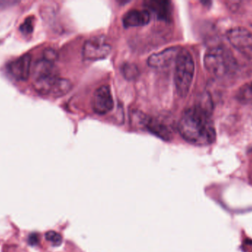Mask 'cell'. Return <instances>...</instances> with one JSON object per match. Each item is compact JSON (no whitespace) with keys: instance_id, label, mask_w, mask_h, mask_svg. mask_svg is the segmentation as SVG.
I'll use <instances>...</instances> for the list:
<instances>
[{"instance_id":"ffe728a7","label":"cell","mask_w":252,"mask_h":252,"mask_svg":"<svg viewBox=\"0 0 252 252\" xmlns=\"http://www.w3.org/2000/svg\"><path fill=\"white\" fill-rule=\"evenodd\" d=\"M16 1H10V0H0V8L5 7L7 6L12 5L13 4H16Z\"/></svg>"},{"instance_id":"8fae6325","label":"cell","mask_w":252,"mask_h":252,"mask_svg":"<svg viewBox=\"0 0 252 252\" xmlns=\"http://www.w3.org/2000/svg\"><path fill=\"white\" fill-rule=\"evenodd\" d=\"M57 73L54 64L44 59H38L35 62L32 70L33 79L46 75Z\"/></svg>"},{"instance_id":"9c48e42d","label":"cell","mask_w":252,"mask_h":252,"mask_svg":"<svg viewBox=\"0 0 252 252\" xmlns=\"http://www.w3.org/2000/svg\"><path fill=\"white\" fill-rule=\"evenodd\" d=\"M142 125L145 126L148 130L157 137L164 141H170L173 137L171 130L168 126L155 118H147L145 115L141 119Z\"/></svg>"},{"instance_id":"277c9868","label":"cell","mask_w":252,"mask_h":252,"mask_svg":"<svg viewBox=\"0 0 252 252\" xmlns=\"http://www.w3.org/2000/svg\"><path fill=\"white\" fill-rule=\"evenodd\" d=\"M112 51V46L104 36H94L87 40L82 50L83 57L87 60L97 61L106 59Z\"/></svg>"},{"instance_id":"7c38bea8","label":"cell","mask_w":252,"mask_h":252,"mask_svg":"<svg viewBox=\"0 0 252 252\" xmlns=\"http://www.w3.org/2000/svg\"><path fill=\"white\" fill-rule=\"evenodd\" d=\"M72 88V84L69 79L59 77L53 85L50 96L54 98L62 97L67 94Z\"/></svg>"},{"instance_id":"7a4b0ae2","label":"cell","mask_w":252,"mask_h":252,"mask_svg":"<svg viewBox=\"0 0 252 252\" xmlns=\"http://www.w3.org/2000/svg\"><path fill=\"white\" fill-rule=\"evenodd\" d=\"M204 66L212 75L219 78L234 73L238 68L236 59L226 47H214L204 55Z\"/></svg>"},{"instance_id":"5b68a950","label":"cell","mask_w":252,"mask_h":252,"mask_svg":"<svg viewBox=\"0 0 252 252\" xmlns=\"http://www.w3.org/2000/svg\"><path fill=\"white\" fill-rule=\"evenodd\" d=\"M226 36L234 47L252 60V31L243 27H236L229 30Z\"/></svg>"},{"instance_id":"8992f818","label":"cell","mask_w":252,"mask_h":252,"mask_svg":"<svg viewBox=\"0 0 252 252\" xmlns=\"http://www.w3.org/2000/svg\"><path fill=\"white\" fill-rule=\"evenodd\" d=\"M114 99L110 87L103 85L97 88L92 99L93 110L98 115H105L114 108Z\"/></svg>"},{"instance_id":"2e32d148","label":"cell","mask_w":252,"mask_h":252,"mask_svg":"<svg viewBox=\"0 0 252 252\" xmlns=\"http://www.w3.org/2000/svg\"><path fill=\"white\" fill-rule=\"evenodd\" d=\"M47 241H50L53 245L60 246L62 243V237L60 234L54 232V231H50L47 232L45 235Z\"/></svg>"},{"instance_id":"d6986e66","label":"cell","mask_w":252,"mask_h":252,"mask_svg":"<svg viewBox=\"0 0 252 252\" xmlns=\"http://www.w3.org/2000/svg\"><path fill=\"white\" fill-rule=\"evenodd\" d=\"M28 242L31 245H36L39 242V237L37 234H32V235H30L29 238H28Z\"/></svg>"},{"instance_id":"ac0fdd59","label":"cell","mask_w":252,"mask_h":252,"mask_svg":"<svg viewBox=\"0 0 252 252\" xmlns=\"http://www.w3.org/2000/svg\"><path fill=\"white\" fill-rule=\"evenodd\" d=\"M20 30L22 32L25 33V34H30L32 31V21H31V19H27L22 24V26L20 27Z\"/></svg>"},{"instance_id":"e0dca14e","label":"cell","mask_w":252,"mask_h":252,"mask_svg":"<svg viewBox=\"0 0 252 252\" xmlns=\"http://www.w3.org/2000/svg\"><path fill=\"white\" fill-rule=\"evenodd\" d=\"M42 55V59H45V60L52 62V63L53 64H54L58 59L57 52H56V50H54V49L50 48V47L44 49Z\"/></svg>"},{"instance_id":"3957f363","label":"cell","mask_w":252,"mask_h":252,"mask_svg":"<svg viewBox=\"0 0 252 252\" xmlns=\"http://www.w3.org/2000/svg\"><path fill=\"white\" fill-rule=\"evenodd\" d=\"M175 67L174 81L178 94L182 97H186L189 92L194 74L195 63L193 58L186 49H181Z\"/></svg>"},{"instance_id":"ba28073f","label":"cell","mask_w":252,"mask_h":252,"mask_svg":"<svg viewBox=\"0 0 252 252\" xmlns=\"http://www.w3.org/2000/svg\"><path fill=\"white\" fill-rule=\"evenodd\" d=\"M31 62L32 57L29 53H27L11 62L9 65V71L14 78L25 81L31 74Z\"/></svg>"},{"instance_id":"30bf717a","label":"cell","mask_w":252,"mask_h":252,"mask_svg":"<svg viewBox=\"0 0 252 252\" xmlns=\"http://www.w3.org/2000/svg\"><path fill=\"white\" fill-rule=\"evenodd\" d=\"M151 20V14L147 10L133 9L126 13L123 18V23L125 28L143 26Z\"/></svg>"},{"instance_id":"9a60e30c","label":"cell","mask_w":252,"mask_h":252,"mask_svg":"<svg viewBox=\"0 0 252 252\" xmlns=\"http://www.w3.org/2000/svg\"><path fill=\"white\" fill-rule=\"evenodd\" d=\"M122 72L124 73V76L127 78V79H133V78L137 76L139 70L134 65L126 64L123 67Z\"/></svg>"},{"instance_id":"4fadbf2b","label":"cell","mask_w":252,"mask_h":252,"mask_svg":"<svg viewBox=\"0 0 252 252\" xmlns=\"http://www.w3.org/2000/svg\"><path fill=\"white\" fill-rule=\"evenodd\" d=\"M148 8L151 9L155 14H157V17L161 19H167L170 14V10H169V2L167 1H147Z\"/></svg>"},{"instance_id":"6da1fadb","label":"cell","mask_w":252,"mask_h":252,"mask_svg":"<svg viewBox=\"0 0 252 252\" xmlns=\"http://www.w3.org/2000/svg\"><path fill=\"white\" fill-rule=\"evenodd\" d=\"M211 107L198 105L186 109L179 121L181 136L189 143L207 146L214 143L216 132L211 115Z\"/></svg>"},{"instance_id":"52a82bcc","label":"cell","mask_w":252,"mask_h":252,"mask_svg":"<svg viewBox=\"0 0 252 252\" xmlns=\"http://www.w3.org/2000/svg\"><path fill=\"white\" fill-rule=\"evenodd\" d=\"M182 47H171L165 49L159 53L151 55L148 59V64L150 67L157 69H161L170 67L172 64L176 63L178 55Z\"/></svg>"},{"instance_id":"5bb4252c","label":"cell","mask_w":252,"mask_h":252,"mask_svg":"<svg viewBox=\"0 0 252 252\" xmlns=\"http://www.w3.org/2000/svg\"><path fill=\"white\" fill-rule=\"evenodd\" d=\"M237 99L241 103L252 104V81L244 84L237 93Z\"/></svg>"}]
</instances>
